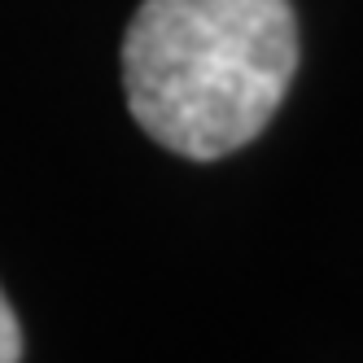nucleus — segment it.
<instances>
[{
  "instance_id": "obj_1",
  "label": "nucleus",
  "mask_w": 363,
  "mask_h": 363,
  "mask_svg": "<svg viewBox=\"0 0 363 363\" xmlns=\"http://www.w3.org/2000/svg\"><path fill=\"white\" fill-rule=\"evenodd\" d=\"M298 74L289 0H145L123 35V92L162 149L215 162L245 149Z\"/></svg>"
},
{
  "instance_id": "obj_2",
  "label": "nucleus",
  "mask_w": 363,
  "mask_h": 363,
  "mask_svg": "<svg viewBox=\"0 0 363 363\" xmlns=\"http://www.w3.org/2000/svg\"><path fill=\"white\" fill-rule=\"evenodd\" d=\"M22 359V333H18V315L0 294V363H18Z\"/></svg>"
}]
</instances>
